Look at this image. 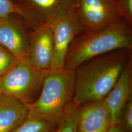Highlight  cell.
Listing matches in <instances>:
<instances>
[{
    "label": "cell",
    "instance_id": "cell-1",
    "mask_svg": "<svg viewBox=\"0 0 132 132\" xmlns=\"http://www.w3.org/2000/svg\"><path fill=\"white\" fill-rule=\"evenodd\" d=\"M131 58L132 50L122 48L93 58L78 66L75 69L73 103L78 106L104 99Z\"/></svg>",
    "mask_w": 132,
    "mask_h": 132
},
{
    "label": "cell",
    "instance_id": "cell-2",
    "mask_svg": "<svg viewBox=\"0 0 132 132\" xmlns=\"http://www.w3.org/2000/svg\"><path fill=\"white\" fill-rule=\"evenodd\" d=\"M122 48L132 50V26L123 19L77 36L68 48L64 68L75 70L93 58Z\"/></svg>",
    "mask_w": 132,
    "mask_h": 132
},
{
    "label": "cell",
    "instance_id": "cell-3",
    "mask_svg": "<svg viewBox=\"0 0 132 132\" xmlns=\"http://www.w3.org/2000/svg\"><path fill=\"white\" fill-rule=\"evenodd\" d=\"M75 83V70L50 71L37 98L28 106L27 116L45 120L57 130L72 102Z\"/></svg>",
    "mask_w": 132,
    "mask_h": 132
},
{
    "label": "cell",
    "instance_id": "cell-4",
    "mask_svg": "<svg viewBox=\"0 0 132 132\" xmlns=\"http://www.w3.org/2000/svg\"><path fill=\"white\" fill-rule=\"evenodd\" d=\"M50 71L35 67L26 58L21 59L0 76V94L9 96L28 106L37 98Z\"/></svg>",
    "mask_w": 132,
    "mask_h": 132
},
{
    "label": "cell",
    "instance_id": "cell-5",
    "mask_svg": "<svg viewBox=\"0 0 132 132\" xmlns=\"http://www.w3.org/2000/svg\"><path fill=\"white\" fill-rule=\"evenodd\" d=\"M49 24L52 28L54 41V55L51 71H56L64 68L70 45L85 30L76 11L57 17Z\"/></svg>",
    "mask_w": 132,
    "mask_h": 132
},
{
    "label": "cell",
    "instance_id": "cell-6",
    "mask_svg": "<svg viewBox=\"0 0 132 132\" xmlns=\"http://www.w3.org/2000/svg\"><path fill=\"white\" fill-rule=\"evenodd\" d=\"M76 11L84 31L97 30L122 19L117 0H78Z\"/></svg>",
    "mask_w": 132,
    "mask_h": 132
},
{
    "label": "cell",
    "instance_id": "cell-7",
    "mask_svg": "<svg viewBox=\"0 0 132 132\" xmlns=\"http://www.w3.org/2000/svg\"><path fill=\"white\" fill-rule=\"evenodd\" d=\"M30 32L28 52L26 57L35 67L51 71L54 55V41L52 27L47 23L33 26Z\"/></svg>",
    "mask_w": 132,
    "mask_h": 132
},
{
    "label": "cell",
    "instance_id": "cell-8",
    "mask_svg": "<svg viewBox=\"0 0 132 132\" xmlns=\"http://www.w3.org/2000/svg\"><path fill=\"white\" fill-rule=\"evenodd\" d=\"M77 132H106L112 125L104 99L76 106Z\"/></svg>",
    "mask_w": 132,
    "mask_h": 132
},
{
    "label": "cell",
    "instance_id": "cell-9",
    "mask_svg": "<svg viewBox=\"0 0 132 132\" xmlns=\"http://www.w3.org/2000/svg\"><path fill=\"white\" fill-rule=\"evenodd\" d=\"M19 6L40 23L50 24L57 17L76 11L78 0H19Z\"/></svg>",
    "mask_w": 132,
    "mask_h": 132
},
{
    "label": "cell",
    "instance_id": "cell-10",
    "mask_svg": "<svg viewBox=\"0 0 132 132\" xmlns=\"http://www.w3.org/2000/svg\"><path fill=\"white\" fill-rule=\"evenodd\" d=\"M112 125L120 124L123 110L132 100V58L128 62L116 85L104 98Z\"/></svg>",
    "mask_w": 132,
    "mask_h": 132
},
{
    "label": "cell",
    "instance_id": "cell-11",
    "mask_svg": "<svg viewBox=\"0 0 132 132\" xmlns=\"http://www.w3.org/2000/svg\"><path fill=\"white\" fill-rule=\"evenodd\" d=\"M29 34L24 26L10 19V16L0 18V45L20 59L27 56Z\"/></svg>",
    "mask_w": 132,
    "mask_h": 132
},
{
    "label": "cell",
    "instance_id": "cell-12",
    "mask_svg": "<svg viewBox=\"0 0 132 132\" xmlns=\"http://www.w3.org/2000/svg\"><path fill=\"white\" fill-rule=\"evenodd\" d=\"M28 108L18 100L0 94V132H10L27 116Z\"/></svg>",
    "mask_w": 132,
    "mask_h": 132
},
{
    "label": "cell",
    "instance_id": "cell-13",
    "mask_svg": "<svg viewBox=\"0 0 132 132\" xmlns=\"http://www.w3.org/2000/svg\"><path fill=\"white\" fill-rule=\"evenodd\" d=\"M57 130L52 124L45 120L27 116L10 132H56Z\"/></svg>",
    "mask_w": 132,
    "mask_h": 132
},
{
    "label": "cell",
    "instance_id": "cell-14",
    "mask_svg": "<svg viewBox=\"0 0 132 132\" xmlns=\"http://www.w3.org/2000/svg\"><path fill=\"white\" fill-rule=\"evenodd\" d=\"M12 13L19 14L32 26L39 24L30 14L19 5L15 4L12 0H0V18L9 16Z\"/></svg>",
    "mask_w": 132,
    "mask_h": 132
},
{
    "label": "cell",
    "instance_id": "cell-15",
    "mask_svg": "<svg viewBox=\"0 0 132 132\" xmlns=\"http://www.w3.org/2000/svg\"><path fill=\"white\" fill-rule=\"evenodd\" d=\"M76 111V106L72 102L67 109L65 118L57 132H77Z\"/></svg>",
    "mask_w": 132,
    "mask_h": 132
},
{
    "label": "cell",
    "instance_id": "cell-16",
    "mask_svg": "<svg viewBox=\"0 0 132 132\" xmlns=\"http://www.w3.org/2000/svg\"><path fill=\"white\" fill-rule=\"evenodd\" d=\"M19 60L8 50L0 45V76L9 71Z\"/></svg>",
    "mask_w": 132,
    "mask_h": 132
},
{
    "label": "cell",
    "instance_id": "cell-17",
    "mask_svg": "<svg viewBox=\"0 0 132 132\" xmlns=\"http://www.w3.org/2000/svg\"><path fill=\"white\" fill-rule=\"evenodd\" d=\"M117 4L121 18L132 26V0H117Z\"/></svg>",
    "mask_w": 132,
    "mask_h": 132
},
{
    "label": "cell",
    "instance_id": "cell-18",
    "mask_svg": "<svg viewBox=\"0 0 132 132\" xmlns=\"http://www.w3.org/2000/svg\"><path fill=\"white\" fill-rule=\"evenodd\" d=\"M120 124L127 132H132V100H130L123 110Z\"/></svg>",
    "mask_w": 132,
    "mask_h": 132
},
{
    "label": "cell",
    "instance_id": "cell-19",
    "mask_svg": "<svg viewBox=\"0 0 132 132\" xmlns=\"http://www.w3.org/2000/svg\"><path fill=\"white\" fill-rule=\"evenodd\" d=\"M106 132H127L122 125L120 124L112 125Z\"/></svg>",
    "mask_w": 132,
    "mask_h": 132
},
{
    "label": "cell",
    "instance_id": "cell-20",
    "mask_svg": "<svg viewBox=\"0 0 132 132\" xmlns=\"http://www.w3.org/2000/svg\"></svg>",
    "mask_w": 132,
    "mask_h": 132
}]
</instances>
